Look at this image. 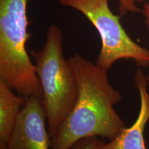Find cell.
<instances>
[{
	"instance_id": "obj_3",
	"label": "cell",
	"mask_w": 149,
	"mask_h": 149,
	"mask_svg": "<svg viewBox=\"0 0 149 149\" xmlns=\"http://www.w3.org/2000/svg\"><path fill=\"white\" fill-rule=\"evenodd\" d=\"M63 33L56 25L47 29L40 51H31L42 89L48 132L53 137L72 111L78 95L75 73L63 54Z\"/></svg>"
},
{
	"instance_id": "obj_7",
	"label": "cell",
	"mask_w": 149,
	"mask_h": 149,
	"mask_svg": "<svg viewBox=\"0 0 149 149\" xmlns=\"http://www.w3.org/2000/svg\"><path fill=\"white\" fill-rule=\"evenodd\" d=\"M25 103L26 98L15 94L8 84L0 79V149H7L9 138Z\"/></svg>"
},
{
	"instance_id": "obj_10",
	"label": "cell",
	"mask_w": 149,
	"mask_h": 149,
	"mask_svg": "<svg viewBox=\"0 0 149 149\" xmlns=\"http://www.w3.org/2000/svg\"><path fill=\"white\" fill-rule=\"evenodd\" d=\"M142 13L145 17V19H146V24L147 27L149 29V3H145L144 5V8H143ZM146 81L148 86H149V74L148 76H146Z\"/></svg>"
},
{
	"instance_id": "obj_11",
	"label": "cell",
	"mask_w": 149,
	"mask_h": 149,
	"mask_svg": "<svg viewBox=\"0 0 149 149\" xmlns=\"http://www.w3.org/2000/svg\"><path fill=\"white\" fill-rule=\"evenodd\" d=\"M142 1H144V0H142ZM148 1H149V0H148Z\"/></svg>"
},
{
	"instance_id": "obj_5",
	"label": "cell",
	"mask_w": 149,
	"mask_h": 149,
	"mask_svg": "<svg viewBox=\"0 0 149 149\" xmlns=\"http://www.w3.org/2000/svg\"><path fill=\"white\" fill-rule=\"evenodd\" d=\"M7 149H51V137L42 98H26Z\"/></svg>"
},
{
	"instance_id": "obj_1",
	"label": "cell",
	"mask_w": 149,
	"mask_h": 149,
	"mask_svg": "<svg viewBox=\"0 0 149 149\" xmlns=\"http://www.w3.org/2000/svg\"><path fill=\"white\" fill-rule=\"evenodd\" d=\"M68 60L77 78V98L51 138V149H70L77 141L89 137L111 140L126 128L114 108L122 100L120 93L110 83L108 70L78 54Z\"/></svg>"
},
{
	"instance_id": "obj_4",
	"label": "cell",
	"mask_w": 149,
	"mask_h": 149,
	"mask_svg": "<svg viewBox=\"0 0 149 149\" xmlns=\"http://www.w3.org/2000/svg\"><path fill=\"white\" fill-rule=\"evenodd\" d=\"M111 0H58L63 6L83 14L94 26L101 39L95 64L108 70L120 59H132L139 66H149V50L132 40L123 28L120 17L112 12Z\"/></svg>"
},
{
	"instance_id": "obj_9",
	"label": "cell",
	"mask_w": 149,
	"mask_h": 149,
	"mask_svg": "<svg viewBox=\"0 0 149 149\" xmlns=\"http://www.w3.org/2000/svg\"><path fill=\"white\" fill-rule=\"evenodd\" d=\"M141 1L142 0H117L119 3L118 10L121 15H124L128 13H138L139 8L137 6V3Z\"/></svg>"
},
{
	"instance_id": "obj_2",
	"label": "cell",
	"mask_w": 149,
	"mask_h": 149,
	"mask_svg": "<svg viewBox=\"0 0 149 149\" xmlns=\"http://www.w3.org/2000/svg\"><path fill=\"white\" fill-rule=\"evenodd\" d=\"M30 0H0V79L18 95L42 99L34 63L26 50Z\"/></svg>"
},
{
	"instance_id": "obj_6",
	"label": "cell",
	"mask_w": 149,
	"mask_h": 149,
	"mask_svg": "<svg viewBox=\"0 0 149 149\" xmlns=\"http://www.w3.org/2000/svg\"><path fill=\"white\" fill-rule=\"evenodd\" d=\"M135 84L140 101L137 119L130 127L124 128L108 143L104 140L102 149H146L144 134L149 121V93L146 77L141 68H137L135 72Z\"/></svg>"
},
{
	"instance_id": "obj_8",
	"label": "cell",
	"mask_w": 149,
	"mask_h": 149,
	"mask_svg": "<svg viewBox=\"0 0 149 149\" xmlns=\"http://www.w3.org/2000/svg\"><path fill=\"white\" fill-rule=\"evenodd\" d=\"M103 141L98 137H86L74 143L70 149H102Z\"/></svg>"
}]
</instances>
